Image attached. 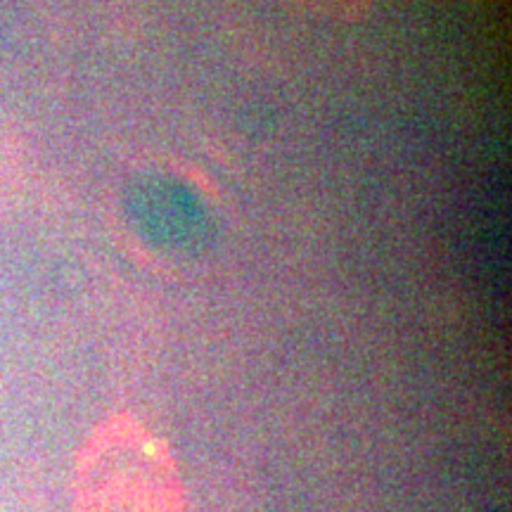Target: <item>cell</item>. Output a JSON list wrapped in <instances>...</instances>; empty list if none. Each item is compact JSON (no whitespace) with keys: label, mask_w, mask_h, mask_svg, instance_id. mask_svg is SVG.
Instances as JSON below:
<instances>
[{"label":"cell","mask_w":512,"mask_h":512,"mask_svg":"<svg viewBox=\"0 0 512 512\" xmlns=\"http://www.w3.org/2000/svg\"><path fill=\"white\" fill-rule=\"evenodd\" d=\"M128 214L145 240L162 249H200L209 238V216L188 185L169 176H145L133 183Z\"/></svg>","instance_id":"cell-1"}]
</instances>
